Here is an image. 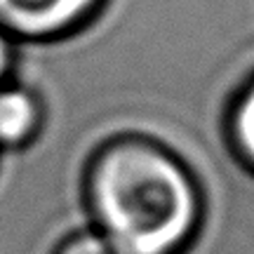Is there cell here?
I'll use <instances>...</instances> for the list:
<instances>
[{
    "label": "cell",
    "mask_w": 254,
    "mask_h": 254,
    "mask_svg": "<svg viewBox=\"0 0 254 254\" xmlns=\"http://www.w3.org/2000/svg\"><path fill=\"white\" fill-rule=\"evenodd\" d=\"M85 198L94 231L120 254H182L202 224L195 177L144 136L106 141L92 155Z\"/></svg>",
    "instance_id": "1"
},
{
    "label": "cell",
    "mask_w": 254,
    "mask_h": 254,
    "mask_svg": "<svg viewBox=\"0 0 254 254\" xmlns=\"http://www.w3.org/2000/svg\"><path fill=\"white\" fill-rule=\"evenodd\" d=\"M99 0H0V26L12 40H52L90 19Z\"/></svg>",
    "instance_id": "2"
},
{
    "label": "cell",
    "mask_w": 254,
    "mask_h": 254,
    "mask_svg": "<svg viewBox=\"0 0 254 254\" xmlns=\"http://www.w3.org/2000/svg\"><path fill=\"white\" fill-rule=\"evenodd\" d=\"M43 104L28 87L9 80L0 87V151L24 148L43 127Z\"/></svg>",
    "instance_id": "3"
},
{
    "label": "cell",
    "mask_w": 254,
    "mask_h": 254,
    "mask_svg": "<svg viewBox=\"0 0 254 254\" xmlns=\"http://www.w3.org/2000/svg\"><path fill=\"white\" fill-rule=\"evenodd\" d=\"M228 136L240 160L254 172V80L240 92L231 109Z\"/></svg>",
    "instance_id": "4"
},
{
    "label": "cell",
    "mask_w": 254,
    "mask_h": 254,
    "mask_svg": "<svg viewBox=\"0 0 254 254\" xmlns=\"http://www.w3.org/2000/svg\"><path fill=\"white\" fill-rule=\"evenodd\" d=\"M55 254H120L104 236L97 231H80L73 233L55 250Z\"/></svg>",
    "instance_id": "5"
},
{
    "label": "cell",
    "mask_w": 254,
    "mask_h": 254,
    "mask_svg": "<svg viewBox=\"0 0 254 254\" xmlns=\"http://www.w3.org/2000/svg\"><path fill=\"white\" fill-rule=\"evenodd\" d=\"M14 66V40L0 26V87L9 82V73Z\"/></svg>",
    "instance_id": "6"
}]
</instances>
